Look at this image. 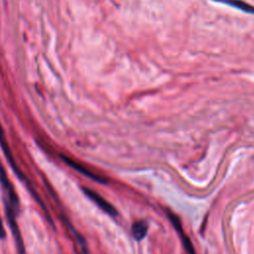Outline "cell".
Here are the masks:
<instances>
[{"label":"cell","mask_w":254,"mask_h":254,"mask_svg":"<svg viewBox=\"0 0 254 254\" xmlns=\"http://www.w3.org/2000/svg\"><path fill=\"white\" fill-rule=\"evenodd\" d=\"M5 237H6V230L4 228L3 221H2L1 216H0V239H5Z\"/></svg>","instance_id":"30bf717a"},{"label":"cell","mask_w":254,"mask_h":254,"mask_svg":"<svg viewBox=\"0 0 254 254\" xmlns=\"http://www.w3.org/2000/svg\"><path fill=\"white\" fill-rule=\"evenodd\" d=\"M4 206H5L6 218H7L8 224L10 226V229H11L12 235L14 237V240H15L17 252H18V254H27L26 247H25V244H24V240H23V237H22V234H21V230H20L18 222L16 220V212L12 208L11 204L9 203V201L6 198H4Z\"/></svg>","instance_id":"7a4b0ae2"},{"label":"cell","mask_w":254,"mask_h":254,"mask_svg":"<svg viewBox=\"0 0 254 254\" xmlns=\"http://www.w3.org/2000/svg\"><path fill=\"white\" fill-rule=\"evenodd\" d=\"M82 191L90 200H92L101 210H103L108 215L114 217L118 214L116 208L110 202H108L102 195H100L98 192H96L95 190H91L87 187H83Z\"/></svg>","instance_id":"5b68a950"},{"label":"cell","mask_w":254,"mask_h":254,"mask_svg":"<svg viewBox=\"0 0 254 254\" xmlns=\"http://www.w3.org/2000/svg\"><path fill=\"white\" fill-rule=\"evenodd\" d=\"M63 220H64L65 224L67 225L69 231L71 232L75 242L77 243V246L79 248V251H80V254H90L89 252V249H88V245H87V242L85 240V238L80 234L78 233L72 226V224H70V222L68 221V219L65 217V216H63Z\"/></svg>","instance_id":"52a82bcc"},{"label":"cell","mask_w":254,"mask_h":254,"mask_svg":"<svg viewBox=\"0 0 254 254\" xmlns=\"http://www.w3.org/2000/svg\"><path fill=\"white\" fill-rule=\"evenodd\" d=\"M148 229H149V226L145 220H138L134 222L131 227L132 235L137 241H141L146 237Z\"/></svg>","instance_id":"9c48e42d"},{"label":"cell","mask_w":254,"mask_h":254,"mask_svg":"<svg viewBox=\"0 0 254 254\" xmlns=\"http://www.w3.org/2000/svg\"><path fill=\"white\" fill-rule=\"evenodd\" d=\"M0 185H1L2 189L7 193V197H8L7 200L11 204L12 208L15 210L16 214H18L20 212V200H19V197L14 190L13 185L11 184L10 180L8 179L5 168L1 162H0Z\"/></svg>","instance_id":"3957f363"},{"label":"cell","mask_w":254,"mask_h":254,"mask_svg":"<svg viewBox=\"0 0 254 254\" xmlns=\"http://www.w3.org/2000/svg\"><path fill=\"white\" fill-rule=\"evenodd\" d=\"M61 159L64 161V164H66L67 166H69L70 168H72L73 170H75L76 172H78L79 174L83 175L84 177H87L88 179L98 183V184H101V185H106L108 184V179L106 177H103L101 175H98V174H95L93 172H91L90 170H88L86 167H84L82 164L72 160L71 158L65 156V155H63L61 154L60 155Z\"/></svg>","instance_id":"277c9868"},{"label":"cell","mask_w":254,"mask_h":254,"mask_svg":"<svg viewBox=\"0 0 254 254\" xmlns=\"http://www.w3.org/2000/svg\"><path fill=\"white\" fill-rule=\"evenodd\" d=\"M167 215H168L170 221L172 222V224L174 225L175 229L177 230L178 234L180 235L181 240H182V242H183V244H184V246H185L186 251H187L189 254H195V250H194V248H193V245H192L190 239L189 238V236L185 233L180 218H179L175 213H173L171 210H168V211H167Z\"/></svg>","instance_id":"8992f818"},{"label":"cell","mask_w":254,"mask_h":254,"mask_svg":"<svg viewBox=\"0 0 254 254\" xmlns=\"http://www.w3.org/2000/svg\"><path fill=\"white\" fill-rule=\"evenodd\" d=\"M0 147H1L2 152L4 153V156H5V158H6L7 162H8V164H9V166L12 168L13 173L18 177V179H19L21 182H23V183L26 185V187H27L28 190L30 191L31 195L34 197V199L36 200V202L41 206V208H42V210H43V212H44V214H45V216H46L47 221H48V222L50 223V225L55 229V223H54V221H53V219H52V216H51V213L49 212L48 207L46 206V204L44 203L43 199L41 198V196L38 194V192H37L36 190L34 189L33 185H32L31 182H30V180L26 177V175L24 174V172L19 168L18 164L16 163V160H15L13 154H12V151H11L10 146H9V143H8V141H7V139H6L5 132H4V129H3L2 125H1V123H0Z\"/></svg>","instance_id":"6da1fadb"},{"label":"cell","mask_w":254,"mask_h":254,"mask_svg":"<svg viewBox=\"0 0 254 254\" xmlns=\"http://www.w3.org/2000/svg\"><path fill=\"white\" fill-rule=\"evenodd\" d=\"M211 1L228 5L230 7H233L247 14H254V6L243 0H211Z\"/></svg>","instance_id":"ba28073f"}]
</instances>
